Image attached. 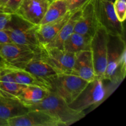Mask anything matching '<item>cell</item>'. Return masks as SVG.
<instances>
[{"label": "cell", "instance_id": "cell-1", "mask_svg": "<svg viewBox=\"0 0 126 126\" xmlns=\"http://www.w3.org/2000/svg\"><path fill=\"white\" fill-rule=\"evenodd\" d=\"M124 37L108 35L107 65L103 80L121 82L126 76V47Z\"/></svg>", "mask_w": 126, "mask_h": 126}, {"label": "cell", "instance_id": "cell-2", "mask_svg": "<svg viewBox=\"0 0 126 126\" xmlns=\"http://www.w3.org/2000/svg\"><path fill=\"white\" fill-rule=\"evenodd\" d=\"M30 110H39L49 113L60 121L63 126H70L85 116L84 112L75 110L62 97L52 91L41 102L27 105Z\"/></svg>", "mask_w": 126, "mask_h": 126}, {"label": "cell", "instance_id": "cell-3", "mask_svg": "<svg viewBox=\"0 0 126 126\" xmlns=\"http://www.w3.org/2000/svg\"><path fill=\"white\" fill-rule=\"evenodd\" d=\"M38 27V25L30 23L14 14H11L4 30L12 43L26 46L37 54H41L43 48L37 37Z\"/></svg>", "mask_w": 126, "mask_h": 126}, {"label": "cell", "instance_id": "cell-4", "mask_svg": "<svg viewBox=\"0 0 126 126\" xmlns=\"http://www.w3.org/2000/svg\"><path fill=\"white\" fill-rule=\"evenodd\" d=\"M51 89L68 104L73 102L84 89L89 81L70 73H57L48 79Z\"/></svg>", "mask_w": 126, "mask_h": 126}, {"label": "cell", "instance_id": "cell-5", "mask_svg": "<svg viewBox=\"0 0 126 126\" xmlns=\"http://www.w3.org/2000/svg\"><path fill=\"white\" fill-rule=\"evenodd\" d=\"M103 80L95 77L89 81L69 107L75 110L84 112L86 109L102 103L107 97V91L103 84Z\"/></svg>", "mask_w": 126, "mask_h": 126}, {"label": "cell", "instance_id": "cell-6", "mask_svg": "<svg viewBox=\"0 0 126 126\" xmlns=\"http://www.w3.org/2000/svg\"><path fill=\"white\" fill-rule=\"evenodd\" d=\"M108 35L107 31L99 25L91 38L90 44L95 75L103 80L107 65Z\"/></svg>", "mask_w": 126, "mask_h": 126}, {"label": "cell", "instance_id": "cell-7", "mask_svg": "<svg viewBox=\"0 0 126 126\" xmlns=\"http://www.w3.org/2000/svg\"><path fill=\"white\" fill-rule=\"evenodd\" d=\"M94 10L99 25L108 34L124 37L123 22L118 19L114 10L113 2L108 0H94Z\"/></svg>", "mask_w": 126, "mask_h": 126}, {"label": "cell", "instance_id": "cell-8", "mask_svg": "<svg viewBox=\"0 0 126 126\" xmlns=\"http://www.w3.org/2000/svg\"><path fill=\"white\" fill-rule=\"evenodd\" d=\"M8 126H62L63 124L49 113L30 110L25 114L7 120Z\"/></svg>", "mask_w": 126, "mask_h": 126}, {"label": "cell", "instance_id": "cell-9", "mask_svg": "<svg viewBox=\"0 0 126 126\" xmlns=\"http://www.w3.org/2000/svg\"><path fill=\"white\" fill-rule=\"evenodd\" d=\"M76 54L59 48H43L41 55L57 73H68L73 66Z\"/></svg>", "mask_w": 126, "mask_h": 126}, {"label": "cell", "instance_id": "cell-10", "mask_svg": "<svg viewBox=\"0 0 126 126\" xmlns=\"http://www.w3.org/2000/svg\"><path fill=\"white\" fill-rule=\"evenodd\" d=\"M50 2V0H22L15 14L30 23L39 25Z\"/></svg>", "mask_w": 126, "mask_h": 126}, {"label": "cell", "instance_id": "cell-11", "mask_svg": "<svg viewBox=\"0 0 126 126\" xmlns=\"http://www.w3.org/2000/svg\"><path fill=\"white\" fill-rule=\"evenodd\" d=\"M99 24L96 17L94 0H90L81 9V14L74 28V32L92 38Z\"/></svg>", "mask_w": 126, "mask_h": 126}, {"label": "cell", "instance_id": "cell-12", "mask_svg": "<svg viewBox=\"0 0 126 126\" xmlns=\"http://www.w3.org/2000/svg\"><path fill=\"white\" fill-rule=\"evenodd\" d=\"M10 65L17 68L30 73L47 81L49 78L57 74L55 70L42 57L41 53L34 55L27 61Z\"/></svg>", "mask_w": 126, "mask_h": 126}, {"label": "cell", "instance_id": "cell-13", "mask_svg": "<svg viewBox=\"0 0 126 126\" xmlns=\"http://www.w3.org/2000/svg\"><path fill=\"white\" fill-rule=\"evenodd\" d=\"M34 50L14 43L0 44V56L9 64L27 61L37 55Z\"/></svg>", "mask_w": 126, "mask_h": 126}, {"label": "cell", "instance_id": "cell-14", "mask_svg": "<svg viewBox=\"0 0 126 126\" xmlns=\"http://www.w3.org/2000/svg\"><path fill=\"white\" fill-rule=\"evenodd\" d=\"M68 73L79 76L89 82L96 77L91 50L76 53L73 66Z\"/></svg>", "mask_w": 126, "mask_h": 126}, {"label": "cell", "instance_id": "cell-15", "mask_svg": "<svg viewBox=\"0 0 126 126\" xmlns=\"http://www.w3.org/2000/svg\"><path fill=\"white\" fill-rule=\"evenodd\" d=\"M30 110L29 107L17 97L0 94V119L7 121Z\"/></svg>", "mask_w": 126, "mask_h": 126}, {"label": "cell", "instance_id": "cell-16", "mask_svg": "<svg viewBox=\"0 0 126 126\" xmlns=\"http://www.w3.org/2000/svg\"><path fill=\"white\" fill-rule=\"evenodd\" d=\"M73 12L68 11L65 16L56 20L38 25L36 32L37 37L42 48L47 45L56 36L63 26L67 22Z\"/></svg>", "mask_w": 126, "mask_h": 126}, {"label": "cell", "instance_id": "cell-17", "mask_svg": "<svg viewBox=\"0 0 126 126\" xmlns=\"http://www.w3.org/2000/svg\"><path fill=\"white\" fill-rule=\"evenodd\" d=\"M2 66L12 75L15 81L19 84L24 86H38L47 89L49 91L51 89L48 81L44 79L35 76L25 70L17 68L6 62L4 65H2Z\"/></svg>", "mask_w": 126, "mask_h": 126}, {"label": "cell", "instance_id": "cell-18", "mask_svg": "<svg viewBox=\"0 0 126 126\" xmlns=\"http://www.w3.org/2000/svg\"><path fill=\"white\" fill-rule=\"evenodd\" d=\"M81 14V9L73 12L71 16L55 37L43 48H59L63 49V45L69 36L74 32V28Z\"/></svg>", "mask_w": 126, "mask_h": 126}, {"label": "cell", "instance_id": "cell-19", "mask_svg": "<svg viewBox=\"0 0 126 126\" xmlns=\"http://www.w3.org/2000/svg\"><path fill=\"white\" fill-rule=\"evenodd\" d=\"M50 91L38 86H25L17 95V98L26 105H29L41 102L49 95Z\"/></svg>", "mask_w": 126, "mask_h": 126}, {"label": "cell", "instance_id": "cell-20", "mask_svg": "<svg viewBox=\"0 0 126 126\" xmlns=\"http://www.w3.org/2000/svg\"><path fill=\"white\" fill-rule=\"evenodd\" d=\"M91 40V38L87 36L73 32L64 42L63 49L73 54L84 50H90Z\"/></svg>", "mask_w": 126, "mask_h": 126}, {"label": "cell", "instance_id": "cell-21", "mask_svg": "<svg viewBox=\"0 0 126 126\" xmlns=\"http://www.w3.org/2000/svg\"><path fill=\"white\" fill-rule=\"evenodd\" d=\"M25 86L17 83L12 75L3 66L0 68V91L5 95L17 97Z\"/></svg>", "mask_w": 126, "mask_h": 126}, {"label": "cell", "instance_id": "cell-22", "mask_svg": "<svg viewBox=\"0 0 126 126\" xmlns=\"http://www.w3.org/2000/svg\"><path fill=\"white\" fill-rule=\"evenodd\" d=\"M68 12L66 0H53L48 6L39 25L53 22L65 16Z\"/></svg>", "mask_w": 126, "mask_h": 126}, {"label": "cell", "instance_id": "cell-23", "mask_svg": "<svg viewBox=\"0 0 126 126\" xmlns=\"http://www.w3.org/2000/svg\"><path fill=\"white\" fill-rule=\"evenodd\" d=\"M113 6L118 19L124 23L126 17V0H115Z\"/></svg>", "mask_w": 126, "mask_h": 126}, {"label": "cell", "instance_id": "cell-24", "mask_svg": "<svg viewBox=\"0 0 126 126\" xmlns=\"http://www.w3.org/2000/svg\"><path fill=\"white\" fill-rule=\"evenodd\" d=\"M22 1V0H9L3 7L0 8V11L10 14H14L18 9Z\"/></svg>", "mask_w": 126, "mask_h": 126}, {"label": "cell", "instance_id": "cell-25", "mask_svg": "<svg viewBox=\"0 0 126 126\" xmlns=\"http://www.w3.org/2000/svg\"><path fill=\"white\" fill-rule=\"evenodd\" d=\"M68 9L70 12H75L81 9L82 7L90 0H66Z\"/></svg>", "mask_w": 126, "mask_h": 126}, {"label": "cell", "instance_id": "cell-26", "mask_svg": "<svg viewBox=\"0 0 126 126\" xmlns=\"http://www.w3.org/2000/svg\"><path fill=\"white\" fill-rule=\"evenodd\" d=\"M11 14L0 11V30L5 29L9 22Z\"/></svg>", "mask_w": 126, "mask_h": 126}, {"label": "cell", "instance_id": "cell-27", "mask_svg": "<svg viewBox=\"0 0 126 126\" xmlns=\"http://www.w3.org/2000/svg\"><path fill=\"white\" fill-rule=\"evenodd\" d=\"M12 43L9 36L7 32L5 30H0V44H4V43Z\"/></svg>", "mask_w": 126, "mask_h": 126}, {"label": "cell", "instance_id": "cell-28", "mask_svg": "<svg viewBox=\"0 0 126 126\" xmlns=\"http://www.w3.org/2000/svg\"><path fill=\"white\" fill-rule=\"evenodd\" d=\"M8 1L9 0H0V8L3 7L7 4Z\"/></svg>", "mask_w": 126, "mask_h": 126}, {"label": "cell", "instance_id": "cell-29", "mask_svg": "<svg viewBox=\"0 0 126 126\" xmlns=\"http://www.w3.org/2000/svg\"><path fill=\"white\" fill-rule=\"evenodd\" d=\"M0 126H8L7 121L0 119Z\"/></svg>", "mask_w": 126, "mask_h": 126}, {"label": "cell", "instance_id": "cell-30", "mask_svg": "<svg viewBox=\"0 0 126 126\" xmlns=\"http://www.w3.org/2000/svg\"><path fill=\"white\" fill-rule=\"evenodd\" d=\"M5 63H6V62H5L4 60L1 57V56H0V68H1L2 65H4Z\"/></svg>", "mask_w": 126, "mask_h": 126}, {"label": "cell", "instance_id": "cell-31", "mask_svg": "<svg viewBox=\"0 0 126 126\" xmlns=\"http://www.w3.org/2000/svg\"><path fill=\"white\" fill-rule=\"evenodd\" d=\"M108 1H110V2H114V1H115V0H108Z\"/></svg>", "mask_w": 126, "mask_h": 126}, {"label": "cell", "instance_id": "cell-32", "mask_svg": "<svg viewBox=\"0 0 126 126\" xmlns=\"http://www.w3.org/2000/svg\"><path fill=\"white\" fill-rule=\"evenodd\" d=\"M0 94L5 95V94H4V93H3V92H1V91H0Z\"/></svg>", "mask_w": 126, "mask_h": 126}, {"label": "cell", "instance_id": "cell-33", "mask_svg": "<svg viewBox=\"0 0 126 126\" xmlns=\"http://www.w3.org/2000/svg\"><path fill=\"white\" fill-rule=\"evenodd\" d=\"M50 1H53V0H50Z\"/></svg>", "mask_w": 126, "mask_h": 126}, {"label": "cell", "instance_id": "cell-34", "mask_svg": "<svg viewBox=\"0 0 126 126\" xmlns=\"http://www.w3.org/2000/svg\"></svg>", "mask_w": 126, "mask_h": 126}]
</instances>
